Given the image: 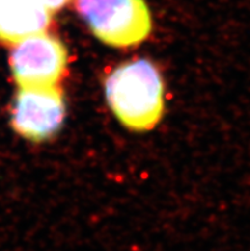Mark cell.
<instances>
[{
	"label": "cell",
	"instance_id": "cell-1",
	"mask_svg": "<svg viewBox=\"0 0 250 251\" xmlns=\"http://www.w3.org/2000/svg\"><path fill=\"white\" fill-rule=\"evenodd\" d=\"M164 80L149 60L138 59L112 70L105 82V95L111 111L130 130H151L165 110Z\"/></svg>",
	"mask_w": 250,
	"mask_h": 251
},
{
	"label": "cell",
	"instance_id": "cell-2",
	"mask_svg": "<svg viewBox=\"0 0 250 251\" xmlns=\"http://www.w3.org/2000/svg\"><path fill=\"white\" fill-rule=\"evenodd\" d=\"M76 6L92 33L112 48L136 46L152 29L144 0H77Z\"/></svg>",
	"mask_w": 250,
	"mask_h": 251
},
{
	"label": "cell",
	"instance_id": "cell-3",
	"mask_svg": "<svg viewBox=\"0 0 250 251\" xmlns=\"http://www.w3.org/2000/svg\"><path fill=\"white\" fill-rule=\"evenodd\" d=\"M67 49L53 36L36 35L18 42L10 54V68L21 88L54 87L67 69Z\"/></svg>",
	"mask_w": 250,
	"mask_h": 251
},
{
	"label": "cell",
	"instance_id": "cell-4",
	"mask_svg": "<svg viewBox=\"0 0 250 251\" xmlns=\"http://www.w3.org/2000/svg\"><path fill=\"white\" fill-rule=\"evenodd\" d=\"M65 118L63 95L55 87L21 88L14 100L12 125L14 130L33 142H42L57 133Z\"/></svg>",
	"mask_w": 250,
	"mask_h": 251
},
{
	"label": "cell",
	"instance_id": "cell-5",
	"mask_svg": "<svg viewBox=\"0 0 250 251\" xmlns=\"http://www.w3.org/2000/svg\"><path fill=\"white\" fill-rule=\"evenodd\" d=\"M51 23V12L35 0H0V40L6 44L41 35Z\"/></svg>",
	"mask_w": 250,
	"mask_h": 251
},
{
	"label": "cell",
	"instance_id": "cell-6",
	"mask_svg": "<svg viewBox=\"0 0 250 251\" xmlns=\"http://www.w3.org/2000/svg\"><path fill=\"white\" fill-rule=\"evenodd\" d=\"M35 1L44 6L45 9H48L49 12H54V10H59L64 5H67L70 0H35Z\"/></svg>",
	"mask_w": 250,
	"mask_h": 251
}]
</instances>
